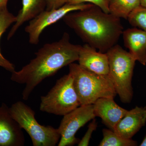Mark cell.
<instances>
[{"label": "cell", "instance_id": "12", "mask_svg": "<svg viewBox=\"0 0 146 146\" xmlns=\"http://www.w3.org/2000/svg\"><path fill=\"white\" fill-rule=\"evenodd\" d=\"M93 105L96 117L100 118L104 123L113 131L128 111L118 105L114 99L110 98H100Z\"/></svg>", "mask_w": 146, "mask_h": 146}, {"label": "cell", "instance_id": "24", "mask_svg": "<svg viewBox=\"0 0 146 146\" xmlns=\"http://www.w3.org/2000/svg\"><path fill=\"white\" fill-rule=\"evenodd\" d=\"M140 146H146V136L145 137L142 143L140 144Z\"/></svg>", "mask_w": 146, "mask_h": 146}, {"label": "cell", "instance_id": "17", "mask_svg": "<svg viewBox=\"0 0 146 146\" xmlns=\"http://www.w3.org/2000/svg\"><path fill=\"white\" fill-rule=\"evenodd\" d=\"M102 140L100 146H135L137 145L136 141L132 139H125L121 137L110 129H103Z\"/></svg>", "mask_w": 146, "mask_h": 146}, {"label": "cell", "instance_id": "1", "mask_svg": "<svg viewBox=\"0 0 146 146\" xmlns=\"http://www.w3.org/2000/svg\"><path fill=\"white\" fill-rule=\"evenodd\" d=\"M70 39L69 34L65 33L59 41L40 48L35 53V57L20 70L11 73L12 81L25 85L22 93L23 100H27L35 88L45 79L78 60L82 46L72 44Z\"/></svg>", "mask_w": 146, "mask_h": 146}, {"label": "cell", "instance_id": "8", "mask_svg": "<svg viewBox=\"0 0 146 146\" xmlns=\"http://www.w3.org/2000/svg\"><path fill=\"white\" fill-rule=\"evenodd\" d=\"M94 5L85 3H67L57 9L44 11L30 21L25 28V31L29 35V42L31 44H37L41 33L47 27L54 24L70 12L84 10Z\"/></svg>", "mask_w": 146, "mask_h": 146}, {"label": "cell", "instance_id": "15", "mask_svg": "<svg viewBox=\"0 0 146 146\" xmlns=\"http://www.w3.org/2000/svg\"><path fill=\"white\" fill-rule=\"evenodd\" d=\"M16 19V16L9 11L7 5L4 6L0 9V39L2 35L6 31L11 24L15 23ZM0 67H2L11 73L15 70V66L3 56L1 53V49Z\"/></svg>", "mask_w": 146, "mask_h": 146}, {"label": "cell", "instance_id": "21", "mask_svg": "<svg viewBox=\"0 0 146 146\" xmlns=\"http://www.w3.org/2000/svg\"><path fill=\"white\" fill-rule=\"evenodd\" d=\"M70 1V0H46V10L57 9L68 3Z\"/></svg>", "mask_w": 146, "mask_h": 146}, {"label": "cell", "instance_id": "7", "mask_svg": "<svg viewBox=\"0 0 146 146\" xmlns=\"http://www.w3.org/2000/svg\"><path fill=\"white\" fill-rule=\"evenodd\" d=\"M94 105H81L63 116L58 129L60 135L58 146H71L78 144L75 135L78 131L96 117Z\"/></svg>", "mask_w": 146, "mask_h": 146}, {"label": "cell", "instance_id": "18", "mask_svg": "<svg viewBox=\"0 0 146 146\" xmlns=\"http://www.w3.org/2000/svg\"><path fill=\"white\" fill-rule=\"evenodd\" d=\"M127 19L132 26L146 32V7L139 6L129 14Z\"/></svg>", "mask_w": 146, "mask_h": 146}, {"label": "cell", "instance_id": "14", "mask_svg": "<svg viewBox=\"0 0 146 146\" xmlns=\"http://www.w3.org/2000/svg\"><path fill=\"white\" fill-rule=\"evenodd\" d=\"M46 8V0H22V8L16 16V22L9 33L7 39H10L25 22L31 21Z\"/></svg>", "mask_w": 146, "mask_h": 146}, {"label": "cell", "instance_id": "16", "mask_svg": "<svg viewBox=\"0 0 146 146\" xmlns=\"http://www.w3.org/2000/svg\"><path fill=\"white\" fill-rule=\"evenodd\" d=\"M140 5V0H109L110 13L118 18L127 19L129 14Z\"/></svg>", "mask_w": 146, "mask_h": 146}, {"label": "cell", "instance_id": "20", "mask_svg": "<svg viewBox=\"0 0 146 146\" xmlns=\"http://www.w3.org/2000/svg\"><path fill=\"white\" fill-rule=\"evenodd\" d=\"M96 121L95 119L92 120L88 126V129L84 134L81 141L78 143V146H87L89 145V142L92 136V133L96 130L97 127Z\"/></svg>", "mask_w": 146, "mask_h": 146}, {"label": "cell", "instance_id": "22", "mask_svg": "<svg viewBox=\"0 0 146 146\" xmlns=\"http://www.w3.org/2000/svg\"><path fill=\"white\" fill-rule=\"evenodd\" d=\"M8 0H0V9L4 6L7 5Z\"/></svg>", "mask_w": 146, "mask_h": 146}, {"label": "cell", "instance_id": "13", "mask_svg": "<svg viewBox=\"0 0 146 146\" xmlns=\"http://www.w3.org/2000/svg\"><path fill=\"white\" fill-rule=\"evenodd\" d=\"M125 47L134 58L144 65H146V32L136 27L128 29L123 32Z\"/></svg>", "mask_w": 146, "mask_h": 146}, {"label": "cell", "instance_id": "11", "mask_svg": "<svg viewBox=\"0 0 146 146\" xmlns=\"http://www.w3.org/2000/svg\"><path fill=\"white\" fill-rule=\"evenodd\" d=\"M146 123V107L136 106L128 111L117 124L113 131L125 139H131Z\"/></svg>", "mask_w": 146, "mask_h": 146}, {"label": "cell", "instance_id": "2", "mask_svg": "<svg viewBox=\"0 0 146 146\" xmlns=\"http://www.w3.org/2000/svg\"><path fill=\"white\" fill-rule=\"evenodd\" d=\"M63 20L84 42L103 53L116 44L123 31L120 18L95 5L70 12Z\"/></svg>", "mask_w": 146, "mask_h": 146}, {"label": "cell", "instance_id": "19", "mask_svg": "<svg viewBox=\"0 0 146 146\" xmlns=\"http://www.w3.org/2000/svg\"><path fill=\"white\" fill-rule=\"evenodd\" d=\"M86 3H91L99 7L105 13H110L109 0H70L68 3L76 4Z\"/></svg>", "mask_w": 146, "mask_h": 146}, {"label": "cell", "instance_id": "4", "mask_svg": "<svg viewBox=\"0 0 146 146\" xmlns=\"http://www.w3.org/2000/svg\"><path fill=\"white\" fill-rule=\"evenodd\" d=\"M106 53L109 63L108 76L116 94L123 103H130L133 96L131 81L136 60L118 45H114Z\"/></svg>", "mask_w": 146, "mask_h": 146}, {"label": "cell", "instance_id": "9", "mask_svg": "<svg viewBox=\"0 0 146 146\" xmlns=\"http://www.w3.org/2000/svg\"><path fill=\"white\" fill-rule=\"evenodd\" d=\"M25 143L22 129L3 103L0 106V146H23Z\"/></svg>", "mask_w": 146, "mask_h": 146}, {"label": "cell", "instance_id": "3", "mask_svg": "<svg viewBox=\"0 0 146 146\" xmlns=\"http://www.w3.org/2000/svg\"><path fill=\"white\" fill-rule=\"evenodd\" d=\"M69 67L80 106L93 104L100 98L114 99L117 95L108 75L96 74L74 63Z\"/></svg>", "mask_w": 146, "mask_h": 146}, {"label": "cell", "instance_id": "6", "mask_svg": "<svg viewBox=\"0 0 146 146\" xmlns=\"http://www.w3.org/2000/svg\"><path fill=\"white\" fill-rule=\"evenodd\" d=\"M72 76L70 73L58 80L46 96L41 97V111L64 116L80 106Z\"/></svg>", "mask_w": 146, "mask_h": 146}, {"label": "cell", "instance_id": "10", "mask_svg": "<svg viewBox=\"0 0 146 146\" xmlns=\"http://www.w3.org/2000/svg\"><path fill=\"white\" fill-rule=\"evenodd\" d=\"M79 65L91 72L102 75H108L109 63L106 53L97 52L87 44L82 46L80 50Z\"/></svg>", "mask_w": 146, "mask_h": 146}, {"label": "cell", "instance_id": "5", "mask_svg": "<svg viewBox=\"0 0 146 146\" xmlns=\"http://www.w3.org/2000/svg\"><path fill=\"white\" fill-rule=\"evenodd\" d=\"M9 111L21 128L28 133L33 146H54L58 144L60 135L58 128L39 124L35 119V112L23 102L14 103Z\"/></svg>", "mask_w": 146, "mask_h": 146}, {"label": "cell", "instance_id": "23", "mask_svg": "<svg viewBox=\"0 0 146 146\" xmlns=\"http://www.w3.org/2000/svg\"><path fill=\"white\" fill-rule=\"evenodd\" d=\"M141 5L146 8V0H140Z\"/></svg>", "mask_w": 146, "mask_h": 146}]
</instances>
